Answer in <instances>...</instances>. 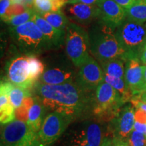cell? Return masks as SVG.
<instances>
[{
    "instance_id": "cell-1",
    "label": "cell",
    "mask_w": 146,
    "mask_h": 146,
    "mask_svg": "<svg viewBox=\"0 0 146 146\" xmlns=\"http://www.w3.org/2000/svg\"><path fill=\"white\" fill-rule=\"evenodd\" d=\"M36 94L45 108L75 118L83 114L89 102L88 93L70 81L60 85H36Z\"/></svg>"
},
{
    "instance_id": "cell-2",
    "label": "cell",
    "mask_w": 146,
    "mask_h": 146,
    "mask_svg": "<svg viewBox=\"0 0 146 146\" xmlns=\"http://www.w3.org/2000/svg\"><path fill=\"white\" fill-rule=\"evenodd\" d=\"M88 32L90 53L100 63L114 58L126 60L127 54L116 39L114 29L98 19L91 25Z\"/></svg>"
},
{
    "instance_id": "cell-3",
    "label": "cell",
    "mask_w": 146,
    "mask_h": 146,
    "mask_svg": "<svg viewBox=\"0 0 146 146\" xmlns=\"http://www.w3.org/2000/svg\"><path fill=\"white\" fill-rule=\"evenodd\" d=\"M65 45L67 56L76 67L80 68L89 59V32L81 25L70 22L66 29Z\"/></svg>"
},
{
    "instance_id": "cell-4",
    "label": "cell",
    "mask_w": 146,
    "mask_h": 146,
    "mask_svg": "<svg viewBox=\"0 0 146 146\" xmlns=\"http://www.w3.org/2000/svg\"><path fill=\"white\" fill-rule=\"evenodd\" d=\"M125 102L117 90L105 81L96 90L93 112L100 119L108 121L116 118Z\"/></svg>"
},
{
    "instance_id": "cell-5",
    "label": "cell",
    "mask_w": 146,
    "mask_h": 146,
    "mask_svg": "<svg viewBox=\"0 0 146 146\" xmlns=\"http://www.w3.org/2000/svg\"><path fill=\"white\" fill-rule=\"evenodd\" d=\"M10 33L14 43L22 52L29 56H35L47 50L41 29L33 21L20 26L10 27Z\"/></svg>"
},
{
    "instance_id": "cell-6",
    "label": "cell",
    "mask_w": 146,
    "mask_h": 146,
    "mask_svg": "<svg viewBox=\"0 0 146 146\" xmlns=\"http://www.w3.org/2000/svg\"><path fill=\"white\" fill-rule=\"evenodd\" d=\"M115 35L125 50L126 59L131 56H137L146 44L145 26L127 18L116 29Z\"/></svg>"
},
{
    "instance_id": "cell-7",
    "label": "cell",
    "mask_w": 146,
    "mask_h": 146,
    "mask_svg": "<svg viewBox=\"0 0 146 146\" xmlns=\"http://www.w3.org/2000/svg\"><path fill=\"white\" fill-rule=\"evenodd\" d=\"M0 146H39L38 133L25 122L14 120L1 127Z\"/></svg>"
},
{
    "instance_id": "cell-8",
    "label": "cell",
    "mask_w": 146,
    "mask_h": 146,
    "mask_svg": "<svg viewBox=\"0 0 146 146\" xmlns=\"http://www.w3.org/2000/svg\"><path fill=\"white\" fill-rule=\"evenodd\" d=\"M74 118L57 112L51 113L43 120L38 133L39 146H50L54 143Z\"/></svg>"
},
{
    "instance_id": "cell-9",
    "label": "cell",
    "mask_w": 146,
    "mask_h": 146,
    "mask_svg": "<svg viewBox=\"0 0 146 146\" xmlns=\"http://www.w3.org/2000/svg\"><path fill=\"white\" fill-rule=\"evenodd\" d=\"M104 81V72L97 60L92 56L80 67L76 82L87 92L96 91L98 87Z\"/></svg>"
},
{
    "instance_id": "cell-10",
    "label": "cell",
    "mask_w": 146,
    "mask_h": 146,
    "mask_svg": "<svg viewBox=\"0 0 146 146\" xmlns=\"http://www.w3.org/2000/svg\"><path fill=\"white\" fill-rule=\"evenodd\" d=\"M7 76L14 85L29 89L34 83L31 81L29 73L28 56H21L12 59L8 64Z\"/></svg>"
},
{
    "instance_id": "cell-11",
    "label": "cell",
    "mask_w": 146,
    "mask_h": 146,
    "mask_svg": "<svg viewBox=\"0 0 146 146\" xmlns=\"http://www.w3.org/2000/svg\"><path fill=\"white\" fill-rule=\"evenodd\" d=\"M145 65H141L137 56H131L125 60V80L133 97L144 91L143 72Z\"/></svg>"
},
{
    "instance_id": "cell-12",
    "label": "cell",
    "mask_w": 146,
    "mask_h": 146,
    "mask_svg": "<svg viewBox=\"0 0 146 146\" xmlns=\"http://www.w3.org/2000/svg\"><path fill=\"white\" fill-rule=\"evenodd\" d=\"M69 20L81 26H89L98 20L100 10L97 5L85 3L68 4L64 11Z\"/></svg>"
},
{
    "instance_id": "cell-13",
    "label": "cell",
    "mask_w": 146,
    "mask_h": 146,
    "mask_svg": "<svg viewBox=\"0 0 146 146\" xmlns=\"http://www.w3.org/2000/svg\"><path fill=\"white\" fill-rule=\"evenodd\" d=\"M100 10L98 19L114 30L126 18L125 9L114 0H98L96 3Z\"/></svg>"
},
{
    "instance_id": "cell-14",
    "label": "cell",
    "mask_w": 146,
    "mask_h": 146,
    "mask_svg": "<svg viewBox=\"0 0 146 146\" xmlns=\"http://www.w3.org/2000/svg\"><path fill=\"white\" fill-rule=\"evenodd\" d=\"M41 29L44 36L47 50H58L65 44L66 31L59 30L52 27L39 14L35 13L32 20Z\"/></svg>"
},
{
    "instance_id": "cell-15",
    "label": "cell",
    "mask_w": 146,
    "mask_h": 146,
    "mask_svg": "<svg viewBox=\"0 0 146 146\" xmlns=\"http://www.w3.org/2000/svg\"><path fill=\"white\" fill-rule=\"evenodd\" d=\"M134 106L132 104L125 106L121 109L119 114L114 118V131L120 139L129 137V135L134 129L135 122Z\"/></svg>"
},
{
    "instance_id": "cell-16",
    "label": "cell",
    "mask_w": 146,
    "mask_h": 146,
    "mask_svg": "<svg viewBox=\"0 0 146 146\" xmlns=\"http://www.w3.org/2000/svg\"><path fill=\"white\" fill-rule=\"evenodd\" d=\"M14 85L10 82H1L0 87V122L1 125L10 123L16 118L15 108L10 102V92Z\"/></svg>"
},
{
    "instance_id": "cell-17",
    "label": "cell",
    "mask_w": 146,
    "mask_h": 146,
    "mask_svg": "<svg viewBox=\"0 0 146 146\" xmlns=\"http://www.w3.org/2000/svg\"><path fill=\"white\" fill-rule=\"evenodd\" d=\"M72 72L59 68L49 69L43 72L39 78V83L46 85H60L72 81Z\"/></svg>"
},
{
    "instance_id": "cell-18",
    "label": "cell",
    "mask_w": 146,
    "mask_h": 146,
    "mask_svg": "<svg viewBox=\"0 0 146 146\" xmlns=\"http://www.w3.org/2000/svg\"><path fill=\"white\" fill-rule=\"evenodd\" d=\"M104 74L114 77L125 78V60L122 58H114L100 62Z\"/></svg>"
},
{
    "instance_id": "cell-19",
    "label": "cell",
    "mask_w": 146,
    "mask_h": 146,
    "mask_svg": "<svg viewBox=\"0 0 146 146\" xmlns=\"http://www.w3.org/2000/svg\"><path fill=\"white\" fill-rule=\"evenodd\" d=\"M126 18L143 25L146 23V1L135 0L129 8L125 9Z\"/></svg>"
},
{
    "instance_id": "cell-20",
    "label": "cell",
    "mask_w": 146,
    "mask_h": 146,
    "mask_svg": "<svg viewBox=\"0 0 146 146\" xmlns=\"http://www.w3.org/2000/svg\"><path fill=\"white\" fill-rule=\"evenodd\" d=\"M34 104L29 110V118L27 123L35 132L39 133L43 125V104H41V100L34 99Z\"/></svg>"
},
{
    "instance_id": "cell-21",
    "label": "cell",
    "mask_w": 146,
    "mask_h": 146,
    "mask_svg": "<svg viewBox=\"0 0 146 146\" xmlns=\"http://www.w3.org/2000/svg\"><path fill=\"white\" fill-rule=\"evenodd\" d=\"M104 81L120 93L125 103L132 100L133 95L128 87L125 78L114 77L104 74Z\"/></svg>"
},
{
    "instance_id": "cell-22",
    "label": "cell",
    "mask_w": 146,
    "mask_h": 146,
    "mask_svg": "<svg viewBox=\"0 0 146 146\" xmlns=\"http://www.w3.org/2000/svg\"><path fill=\"white\" fill-rule=\"evenodd\" d=\"M41 16L52 27L59 30L66 31L68 25L70 23L69 21V18L67 17L64 12H62L61 10L57 12H47Z\"/></svg>"
},
{
    "instance_id": "cell-23",
    "label": "cell",
    "mask_w": 146,
    "mask_h": 146,
    "mask_svg": "<svg viewBox=\"0 0 146 146\" xmlns=\"http://www.w3.org/2000/svg\"><path fill=\"white\" fill-rule=\"evenodd\" d=\"M28 62L29 78L31 81L35 83L44 72V65L41 60L34 55L28 56Z\"/></svg>"
},
{
    "instance_id": "cell-24",
    "label": "cell",
    "mask_w": 146,
    "mask_h": 146,
    "mask_svg": "<svg viewBox=\"0 0 146 146\" xmlns=\"http://www.w3.org/2000/svg\"><path fill=\"white\" fill-rule=\"evenodd\" d=\"M87 140L91 146H102L104 143L101 128L97 124L93 123L84 131Z\"/></svg>"
},
{
    "instance_id": "cell-25",
    "label": "cell",
    "mask_w": 146,
    "mask_h": 146,
    "mask_svg": "<svg viewBox=\"0 0 146 146\" xmlns=\"http://www.w3.org/2000/svg\"><path fill=\"white\" fill-rule=\"evenodd\" d=\"M9 96L11 104L14 108L16 109L21 106L23 100L25 98L31 96V93L29 92V89L14 85L11 89Z\"/></svg>"
},
{
    "instance_id": "cell-26",
    "label": "cell",
    "mask_w": 146,
    "mask_h": 146,
    "mask_svg": "<svg viewBox=\"0 0 146 146\" xmlns=\"http://www.w3.org/2000/svg\"><path fill=\"white\" fill-rule=\"evenodd\" d=\"M35 13V11L33 10V8H28L23 13L7 18L4 22L8 24L10 27H16L31 21Z\"/></svg>"
},
{
    "instance_id": "cell-27",
    "label": "cell",
    "mask_w": 146,
    "mask_h": 146,
    "mask_svg": "<svg viewBox=\"0 0 146 146\" xmlns=\"http://www.w3.org/2000/svg\"><path fill=\"white\" fill-rule=\"evenodd\" d=\"M35 100L31 96L27 97L23 100L21 106L15 109V116L18 120L27 122L29 118V110L33 105Z\"/></svg>"
},
{
    "instance_id": "cell-28",
    "label": "cell",
    "mask_w": 146,
    "mask_h": 146,
    "mask_svg": "<svg viewBox=\"0 0 146 146\" xmlns=\"http://www.w3.org/2000/svg\"><path fill=\"white\" fill-rule=\"evenodd\" d=\"M33 8L36 13L39 15L47 12H54L53 0H34Z\"/></svg>"
},
{
    "instance_id": "cell-29",
    "label": "cell",
    "mask_w": 146,
    "mask_h": 146,
    "mask_svg": "<svg viewBox=\"0 0 146 146\" xmlns=\"http://www.w3.org/2000/svg\"><path fill=\"white\" fill-rule=\"evenodd\" d=\"M128 139L129 146H146V137L135 130L131 133Z\"/></svg>"
},
{
    "instance_id": "cell-30",
    "label": "cell",
    "mask_w": 146,
    "mask_h": 146,
    "mask_svg": "<svg viewBox=\"0 0 146 146\" xmlns=\"http://www.w3.org/2000/svg\"><path fill=\"white\" fill-rule=\"evenodd\" d=\"M70 146H91L89 145L88 141H87L86 136H85V132L82 131V132L76 136L74 140L71 143Z\"/></svg>"
},
{
    "instance_id": "cell-31",
    "label": "cell",
    "mask_w": 146,
    "mask_h": 146,
    "mask_svg": "<svg viewBox=\"0 0 146 146\" xmlns=\"http://www.w3.org/2000/svg\"><path fill=\"white\" fill-rule=\"evenodd\" d=\"M11 5H12L11 0H1V2H0V15H1V20H3L5 18Z\"/></svg>"
},
{
    "instance_id": "cell-32",
    "label": "cell",
    "mask_w": 146,
    "mask_h": 146,
    "mask_svg": "<svg viewBox=\"0 0 146 146\" xmlns=\"http://www.w3.org/2000/svg\"><path fill=\"white\" fill-rule=\"evenodd\" d=\"M131 104H132L134 108H139L143 110L144 112H146V103L141 101L137 98H133L132 100H131Z\"/></svg>"
},
{
    "instance_id": "cell-33",
    "label": "cell",
    "mask_w": 146,
    "mask_h": 146,
    "mask_svg": "<svg viewBox=\"0 0 146 146\" xmlns=\"http://www.w3.org/2000/svg\"><path fill=\"white\" fill-rule=\"evenodd\" d=\"M134 130L142 133L146 137V123L135 121L134 125Z\"/></svg>"
},
{
    "instance_id": "cell-34",
    "label": "cell",
    "mask_w": 146,
    "mask_h": 146,
    "mask_svg": "<svg viewBox=\"0 0 146 146\" xmlns=\"http://www.w3.org/2000/svg\"><path fill=\"white\" fill-rule=\"evenodd\" d=\"M118 5L122 6L124 9H127L131 6L135 0H114Z\"/></svg>"
},
{
    "instance_id": "cell-35",
    "label": "cell",
    "mask_w": 146,
    "mask_h": 146,
    "mask_svg": "<svg viewBox=\"0 0 146 146\" xmlns=\"http://www.w3.org/2000/svg\"><path fill=\"white\" fill-rule=\"evenodd\" d=\"M98 0H70L67 4H72V3H85L87 5H96L97 1Z\"/></svg>"
},
{
    "instance_id": "cell-36",
    "label": "cell",
    "mask_w": 146,
    "mask_h": 146,
    "mask_svg": "<svg viewBox=\"0 0 146 146\" xmlns=\"http://www.w3.org/2000/svg\"><path fill=\"white\" fill-rule=\"evenodd\" d=\"M140 60L141 63L144 65H146V44L144 45L142 50L140 52Z\"/></svg>"
},
{
    "instance_id": "cell-37",
    "label": "cell",
    "mask_w": 146,
    "mask_h": 146,
    "mask_svg": "<svg viewBox=\"0 0 146 146\" xmlns=\"http://www.w3.org/2000/svg\"><path fill=\"white\" fill-rule=\"evenodd\" d=\"M133 98H134V97H133ZM135 98H138V99L141 100V101L146 103V91H145V92L141 93V94L138 95V96H135Z\"/></svg>"
},
{
    "instance_id": "cell-38",
    "label": "cell",
    "mask_w": 146,
    "mask_h": 146,
    "mask_svg": "<svg viewBox=\"0 0 146 146\" xmlns=\"http://www.w3.org/2000/svg\"><path fill=\"white\" fill-rule=\"evenodd\" d=\"M143 81H144V86H145V89L146 88V65H145V68H144V72H143Z\"/></svg>"
},
{
    "instance_id": "cell-39",
    "label": "cell",
    "mask_w": 146,
    "mask_h": 146,
    "mask_svg": "<svg viewBox=\"0 0 146 146\" xmlns=\"http://www.w3.org/2000/svg\"><path fill=\"white\" fill-rule=\"evenodd\" d=\"M102 146H111L110 143H108V142H106V141H104V143Z\"/></svg>"
},
{
    "instance_id": "cell-40",
    "label": "cell",
    "mask_w": 146,
    "mask_h": 146,
    "mask_svg": "<svg viewBox=\"0 0 146 146\" xmlns=\"http://www.w3.org/2000/svg\"><path fill=\"white\" fill-rule=\"evenodd\" d=\"M116 146H128V145H125V144H123V143H119V144H117Z\"/></svg>"
},
{
    "instance_id": "cell-41",
    "label": "cell",
    "mask_w": 146,
    "mask_h": 146,
    "mask_svg": "<svg viewBox=\"0 0 146 146\" xmlns=\"http://www.w3.org/2000/svg\"><path fill=\"white\" fill-rule=\"evenodd\" d=\"M145 91H146V88H145V91H143V92H145Z\"/></svg>"
},
{
    "instance_id": "cell-42",
    "label": "cell",
    "mask_w": 146,
    "mask_h": 146,
    "mask_svg": "<svg viewBox=\"0 0 146 146\" xmlns=\"http://www.w3.org/2000/svg\"><path fill=\"white\" fill-rule=\"evenodd\" d=\"M67 1H68H68H70V0H67Z\"/></svg>"
},
{
    "instance_id": "cell-43",
    "label": "cell",
    "mask_w": 146,
    "mask_h": 146,
    "mask_svg": "<svg viewBox=\"0 0 146 146\" xmlns=\"http://www.w3.org/2000/svg\"><path fill=\"white\" fill-rule=\"evenodd\" d=\"M141 1H146V0H141Z\"/></svg>"
},
{
    "instance_id": "cell-44",
    "label": "cell",
    "mask_w": 146,
    "mask_h": 146,
    "mask_svg": "<svg viewBox=\"0 0 146 146\" xmlns=\"http://www.w3.org/2000/svg\"><path fill=\"white\" fill-rule=\"evenodd\" d=\"M145 28H146V24H145Z\"/></svg>"
}]
</instances>
